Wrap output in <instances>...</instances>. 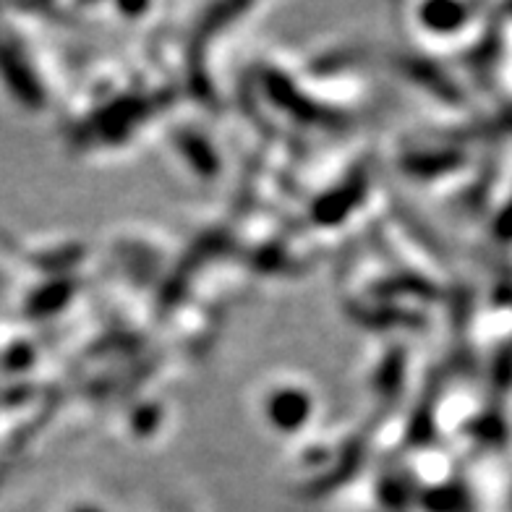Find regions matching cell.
Masks as SVG:
<instances>
[{"label":"cell","mask_w":512,"mask_h":512,"mask_svg":"<svg viewBox=\"0 0 512 512\" xmlns=\"http://www.w3.org/2000/svg\"><path fill=\"white\" fill-rule=\"evenodd\" d=\"M418 19H421V27L429 34H452L460 32V29L468 24V8L463 6H424L418 11Z\"/></svg>","instance_id":"2"},{"label":"cell","mask_w":512,"mask_h":512,"mask_svg":"<svg viewBox=\"0 0 512 512\" xmlns=\"http://www.w3.org/2000/svg\"><path fill=\"white\" fill-rule=\"evenodd\" d=\"M306 411H309V400L296 390L275 392L272 403L267 405V416H272V421L283 426V429H293V426L301 424Z\"/></svg>","instance_id":"3"},{"label":"cell","mask_w":512,"mask_h":512,"mask_svg":"<svg viewBox=\"0 0 512 512\" xmlns=\"http://www.w3.org/2000/svg\"><path fill=\"white\" fill-rule=\"evenodd\" d=\"M0 89L6 92L21 108L42 110L45 105V92L42 81L34 74L27 53L16 45L14 34L0 29Z\"/></svg>","instance_id":"1"}]
</instances>
